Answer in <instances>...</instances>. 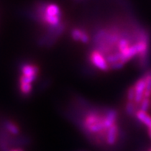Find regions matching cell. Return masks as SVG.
I'll return each mask as SVG.
<instances>
[{
  "instance_id": "6",
  "label": "cell",
  "mask_w": 151,
  "mask_h": 151,
  "mask_svg": "<svg viewBox=\"0 0 151 151\" xmlns=\"http://www.w3.org/2000/svg\"><path fill=\"white\" fill-rule=\"evenodd\" d=\"M135 117L142 124L145 125L147 127V130H151V116L148 114V112L138 110L135 114Z\"/></svg>"
},
{
  "instance_id": "12",
  "label": "cell",
  "mask_w": 151,
  "mask_h": 151,
  "mask_svg": "<svg viewBox=\"0 0 151 151\" xmlns=\"http://www.w3.org/2000/svg\"><path fill=\"white\" fill-rule=\"evenodd\" d=\"M135 99V90H134V85L127 89V101H134Z\"/></svg>"
},
{
  "instance_id": "15",
  "label": "cell",
  "mask_w": 151,
  "mask_h": 151,
  "mask_svg": "<svg viewBox=\"0 0 151 151\" xmlns=\"http://www.w3.org/2000/svg\"><path fill=\"white\" fill-rule=\"evenodd\" d=\"M17 150L18 151H24L23 150H22V149H17Z\"/></svg>"
},
{
  "instance_id": "1",
  "label": "cell",
  "mask_w": 151,
  "mask_h": 151,
  "mask_svg": "<svg viewBox=\"0 0 151 151\" xmlns=\"http://www.w3.org/2000/svg\"><path fill=\"white\" fill-rule=\"evenodd\" d=\"M21 72L22 75L19 78V82L32 84L38 78L40 68L35 64L25 63L21 66Z\"/></svg>"
},
{
  "instance_id": "8",
  "label": "cell",
  "mask_w": 151,
  "mask_h": 151,
  "mask_svg": "<svg viewBox=\"0 0 151 151\" xmlns=\"http://www.w3.org/2000/svg\"><path fill=\"white\" fill-rule=\"evenodd\" d=\"M146 90L144 93V98H151V68L145 73Z\"/></svg>"
},
{
  "instance_id": "10",
  "label": "cell",
  "mask_w": 151,
  "mask_h": 151,
  "mask_svg": "<svg viewBox=\"0 0 151 151\" xmlns=\"http://www.w3.org/2000/svg\"><path fill=\"white\" fill-rule=\"evenodd\" d=\"M19 88L22 94L25 96H28L32 91V85L29 83L19 82Z\"/></svg>"
},
{
  "instance_id": "9",
  "label": "cell",
  "mask_w": 151,
  "mask_h": 151,
  "mask_svg": "<svg viewBox=\"0 0 151 151\" xmlns=\"http://www.w3.org/2000/svg\"><path fill=\"white\" fill-rule=\"evenodd\" d=\"M5 128L6 129L8 132L13 135H17L20 133V129L16 124L12 121H8L5 123Z\"/></svg>"
},
{
  "instance_id": "3",
  "label": "cell",
  "mask_w": 151,
  "mask_h": 151,
  "mask_svg": "<svg viewBox=\"0 0 151 151\" xmlns=\"http://www.w3.org/2000/svg\"><path fill=\"white\" fill-rule=\"evenodd\" d=\"M134 88L135 90L134 102L140 107V104L144 98V93L146 90V78L144 75L137 81L134 84Z\"/></svg>"
},
{
  "instance_id": "4",
  "label": "cell",
  "mask_w": 151,
  "mask_h": 151,
  "mask_svg": "<svg viewBox=\"0 0 151 151\" xmlns=\"http://www.w3.org/2000/svg\"><path fill=\"white\" fill-rule=\"evenodd\" d=\"M120 137V127L118 123L110 127L107 131L105 137V144L108 147L116 145Z\"/></svg>"
},
{
  "instance_id": "7",
  "label": "cell",
  "mask_w": 151,
  "mask_h": 151,
  "mask_svg": "<svg viewBox=\"0 0 151 151\" xmlns=\"http://www.w3.org/2000/svg\"><path fill=\"white\" fill-rule=\"evenodd\" d=\"M139 110V106L134 101H127L125 105V111L126 114L130 117H135L137 111Z\"/></svg>"
},
{
  "instance_id": "2",
  "label": "cell",
  "mask_w": 151,
  "mask_h": 151,
  "mask_svg": "<svg viewBox=\"0 0 151 151\" xmlns=\"http://www.w3.org/2000/svg\"><path fill=\"white\" fill-rule=\"evenodd\" d=\"M88 59L91 65L99 71H104V72L110 71L109 65L106 61L105 57L97 50H92L89 54Z\"/></svg>"
},
{
  "instance_id": "11",
  "label": "cell",
  "mask_w": 151,
  "mask_h": 151,
  "mask_svg": "<svg viewBox=\"0 0 151 151\" xmlns=\"http://www.w3.org/2000/svg\"><path fill=\"white\" fill-rule=\"evenodd\" d=\"M151 107V98H144L142 101L141 104H140L139 110H141L143 111L147 112Z\"/></svg>"
},
{
  "instance_id": "5",
  "label": "cell",
  "mask_w": 151,
  "mask_h": 151,
  "mask_svg": "<svg viewBox=\"0 0 151 151\" xmlns=\"http://www.w3.org/2000/svg\"><path fill=\"white\" fill-rule=\"evenodd\" d=\"M71 37L75 42L88 44L90 42V35L86 30L81 28H74L71 30Z\"/></svg>"
},
{
  "instance_id": "13",
  "label": "cell",
  "mask_w": 151,
  "mask_h": 151,
  "mask_svg": "<svg viewBox=\"0 0 151 151\" xmlns=\"http://www.w3.org/2000/svg\"><path fill=\"white\" fill-rule=\"evenodd\" d=\"M147 134H148V136H149L150 139L151 140V130H147Z\"/></svg>"
},
{
  "instance_id": "14",
  "label": "cell",
  "mask_w": 151,
  "mask_h": 151,
  "mask_svg": "<svg viewBox=\"0 0 151 151\" xmlns=\"http://www.w3.org/2000/svg\"><path fill=\"white\" fill-rule=\"evenodd\" d=\"M9 151H18V150H17V149H16V150L12 149V150H9Z\"/></svg>"
}]
</instances>
